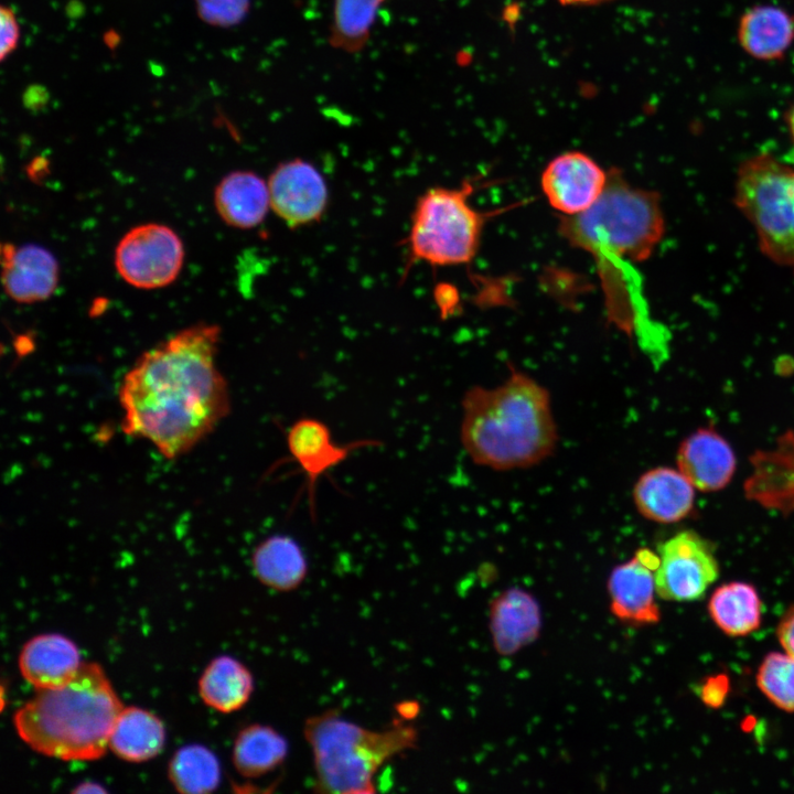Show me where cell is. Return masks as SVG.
Segmentation results:
<instances>
[{"instance_id":"6da1fadb","label":"cell","mask_w":794,"mask_h":794,"mask_svg":"<svg viewBox=\"0 0 794 794\" xmlns=\"http://www.w3.org/2000/svg\"><path fill=\"white\" fill-rule=\"evenodd\" d=\"M221 329L200 323L144 352L119 387L122 430L181 457L229 414L227 383L216 366Z\"/></svg>"},{"instance_id":"7a4b0ae2","label":"cell","mask_w":794,"mask_h":794,"mask_svg":"<svg viewBox=\"0 0 794 794\" xmlns=\"http://www.w3.org/2000/svg\"><path fill=\"white\" fill-rule=\"evenodd\" d=\"M558 218L559 234L596 260L609 316L629 333L654 332L633 265L646 260L663 237L659 195L633 186L613 168L589 210Z\"/></svg>"},{"instance_id":"3957f363","label":"cell","mask_w":794,"mask_h":794,"mask_svg":"<svg viewBox=\"0 0 794 794\" xmlns=\"http://www.w3.org/2000/svg\"><path fill=\"white\" fill-rule=\"evenodd\" d=\"M461 405V443L475 464L497 471L525 469L556 449L549 391L514 367L494 388H469Z\"/></svg>"},{"instance_id":"277c9868","label":"cell","mask_w":794,"mask_h":794,"mask_svg":"<svg viewBox=\"0 0 794 794\" xmlns=\"http://www.w3.org/2000/svg\"><path fill=\"white\" fill-rule=\"evenodd\" d=\"M122 704L97 663H82L65 685L37 690L13 715L19 737L34 751L64 761L104 755Z\"/></svg>"},{"instance_id":"5b68a950","label":"cell","mask_w":794,"mask_h":794,"mask_svg":"<svg viewBox=\"0 0 794 794\" xmlns=\"http://www.w3.org/2000/svg\"><path fill=\"white\" fill-rule=\"evenodd\" d=\"M303 734L312 752L314 791L333 794L375 793L378 770L418 743L411 723L395 719L386 729L372 730L336 708L308 717Z\"/></svg>"},{"instance_id":"8992f818","label":"cell","mask_w":794,"mask_h":794,"mask_svg":"<svg viewBox=\"0 0 794 794\" xmlns=\"http://www.w3.org/2000/svg\"><path fill=\"white\" fill-rule=\"evenodd\" d=\"M474 184L460 187L436 186L420 195L405 239L410 266L423 261L431 266H457L475 257L486 221L500 213L474 208L470 203Z\"/></svg>"},{"instance_id":"52a82bcc","label":"cell","mask_w":794,"mask_h":794,"mask_svg":"<svg viewBox=\"0 0 794 794\" xmlns=\"http://www.w3.org/2000/svg\"><path fill=\"white\" fill-rule=\"evenodd\" d=\"M734 202L764 255L794 265V169L768 153L747 160L738 172Z\"/></svg>"},{"instance_id":"ba28073f","label":"cell","mask_w":794,"mask_h":794,"mask_svg":"<svg viewBox=\"0 0 794 794\" xmlns=\"http://www.w3.org/2000/svg\"><path fill=\"white\" fill-rule=\"evenodd\" d=\"M183 261L182 240L172 228L158 223L131 228L115 250L118 273L139 289L169 286L179 276Z\"/></svg>"},{"instance_id":"9c48e42d","label":"cell","mask_w":794,"mask_h":794,"mask_svg":"<svg viewBox=\"0 0 794 794\" xmlns=\"http://www.w3.org/2000/svg\"><path fill=\"white\" fill-rule=\"evenodd\" d=\"M655 588L667 601L697 600L719 576L712 546L693 530L680 532L659 547Z\"/></svg>"},{"instance_id":"30bf717a","label":"cell","mask_w":794,"mask_h":794,"mask_svg":"<svg viewBox=\"0 0 794 794\" xmlns=\"http://www.w3.org/2000/svg\"><path fill=\"white\" fill-rule=\"evenodd\" d=\"M271 210L291 228L319 221L328 205L326 183L308 161L280 163L268 179Z\"/></svg>"},{"instance_id":"8fae6325","label":"cell","mask_w":794,"mask_h":794,"mask_svg":"<svg viewBox=\"0 0 794 794\" xmlns=\"http://www.w3.org/2000/svg\"><path fill=\"white\" fill-rule=\"evenodd\" d=\"M609 179L592 158L568 151L554 158L541 173L540 184L550 206L561 215L589 210L602 195Z\"/></svg>"},{"instance_id":"7c38bea8","label":"cell","mask_w":794,"mask_h":794,"mask_svg":"<svg viewBox=\"0 0 794 794\" xmlns=\"http://www.w3.org/2000/svg\"><path fill=\"white\" fill-rule=\"evenodd\" d=\"M658 564V555L642 548L631 560L612 570L608 589L611 611L616 618L635 624H652L659 620V610L654 599Z\"/></svg>"},{"instance_id":"4fadbf2b","label":"cell","mask_w":794,"mask_h":794,"mask_svg":"<svg viewBox=\"0 0 794 794\" xmlns=\"http://www.w3.org/2000/svg\"><path fill=\"white\" fill-rule=\"evenodd\" d=\"M2 285L19 303L49 299L58 283V262L46 248L26 244L2 246Z\"/></svg>"},{"instance_id":"5bb4252c","label":"cell","mask_w":794,"mask_h":794,"mask_svg":"<svg viewBox=\"0 0 794 794\" xmlns=\"http://www.w3.org/2000/svg\"><path fill=\"white\" fill-rule=\"evenodd\" d=\"M678 470L702 492L727 486L736 471V455L716 430L701 428L685 438L677 451Z\"/></svg>"},{"instance_id":"9a60e30c","label":"cell","mask_w":794,"mask_h":794,"mask_svg":"<svg viewBox=\"0 0 794 794\" xmlns=\"http://www.w3.org/2000/svg\"><path fill=\"white\" fill-rule=\"evenodd\" d=\"M373 443L372 440H360L337 444L329 427L311 417L296 420L287 432L288 451L305 474L311 495L320 476L343 462L352 451Z\"/></svg>"},{"instance_id":"2e32d148","label":"cell","mask_w":794,"mask_h":794,"mask_svg":"<svg viewBox=\"0 0 794 794\" xmlns=\"http://www.w3.org/2000/svg\"><path fill=\"white\" fill-rule=\"evenodd\" d=\"M633 498L639 513L646 519L672 524L691 512L695 492L694 485L679 470L659 466L640 476Z\"/></svg>"},{"instance_id":"e0dca14e","label":"cell","mask_w":794,"mask_h":794,"mask_svg":"<svg viewBox=\"0 0 794 794\" xmlns=\"http://www.w3.org/2000/svg\"><path fill=\"white\" fill-rule=\"evenodd\" d=\"M82 663L76 644L55 633L32 637L19 655L21 675L37 690L65 685L74 678Z\"/></svg>"},{"instance_id":"ac0fdd59","label":"cell","mask_w":794,"mask_h":794,"mask_svg":"<svg viewBox=\"0 0 794 794\" xmlns=\"http://www.w3.org/2000/svg\"><path fill=\"white\" fill-rule=\"evenodd\" d=\"M752 458L754 473L745 490L750 498L783 512L794 509V434L786 433L777 448Z\"/></svg>"},{"instance_id":"d6986e66","label":"cell","mask_w":794,"mask_h":794,"mask_svg":"<svg viewBox=\"0 0 794 794\" xmlns=\"http://www.w3.org/2000/svg\"><path fill=\"white\" fill-rule=\"evenodd\" d=\"M214 204L227 225L254 228L262 223L271 208L268 182L251 171H233L217 184Z\"/></svg>"},{"instance_id":"ffe728a7","label":"cell","mask_w":794,"mask_h":794,"mask_svg":"<svg viewBox=\"0 0 794 794\" xmlns=\"http://www.w3.org/2000/svg\"><path fill=\"white\" fill-rule=\"evenodd\" d=\"M251 567L260 583L279 592L296 590L308 575V560L301 546L282 534L271 535L256 546Z\"/></svg>"},{"instance_id":"44dd1931","label":"cell","mask_w":794,"mask_h":794,"mask_svg":"<svg viewBox=\"0 0 794 794\" xmlns=\"http://www.w3.org/2000/svg\"><path fill=\"white\" fill-rule=\"evenodd\" d=\"M537 602L525 591L513 589L495 600L491 610V630L496 650L512 654L534 641L539 632Z\"/></svg>"},{"instance_id":"7402d4cb","label":"cell","mask_w":794,"mask_h":794,"mask_svg":"<svg viewBox=\"0 0 794 794\" xmlns=\"http://www.w3.org/2000/svg\"><path fill=\"white\" fill-rule=\"evenodd\" d=\"M738 37L753 57L779 58L794 41V17L777 7H754L740 19Z\"/></svg>"},{"instance_id":"603a6c76","label":"cell","mask_w":794,"mask_h":794,"mask_svg":"<svg viewBox=\"0 0 794 794\" xmlns=\"http://www.w3.org/2000/svg\"><path fill=\"white\" fill-rule=\"evenodd\" d=\"M163 722L152 712L138 708H122L110 732L108 748L120 759L144 762L158 755L164 745Z\"/></svg>"},{"instance_id":"cb8c5ba5","label":"cell","mask_w":794,"mask_h":794,"mask_svg":"<svg viewBox=\"0 0 794 794\" xmlns=\"http://www.w3.org/2000/svg\"><path fill=\"white\" fill-rule=\"evenodd\" d=\"M288 752V741L278 730L269 725L251 723L237 733L232 758L242 776L260 779L281 768Z\"/></svg>"},{"instance_id":"d4e9b609","label":"cell","mask_w":794,"mask_h":794,"mask_svg":"<svg viewBox=\"0 0 794 794\" xmlns=\"http://www.w3.org/2000/svg\"><path fill=\"white\" fill-rule=\"evenodd\" d=\"M254 691V677L238 659L221 655L204 669L198 680V693L208 707L230 713L242 709Z\"/></svg>"},{"instance_id":"484cf974","label":"cell","mask_w":794,"mask_h":794,"mask_svg":"<svg viewBox=\"0 0 794 794\" xmlns=\"http://www.w3.org/2000/svg\"><path fill=\"white\" fill-rule=\"evenodd\" d=\"M708 611L723 633L743 636L760 626L762 605L753 586L734 581L715 590L708 602Z\"/></svg>"},{"instance_id":"4316f807","label":"cell","mask_w":794,"mask_h":794,"mask_svg":"<svg viewBox=\"0 0 794 794\" xmlns=\"http://www.w3.org/2000/svg\"><path fill=\"white\" fill-rule=\"evenodd\" d=\"M168 774L175 790L181 793H210L219 785L221 765L216 755L206 747L189 744L175 751Z\"/></svg>"},{"instance_id":"83f0119b","label":"cell","mask_w":794,"mask_h":794,"mask_svg":"<svg viewBox=\"0 0 794 794\" xmlns=\"http://www.w3.org/2000/svg\"><path fill=\"white\" fill-rule=\"evenodd\" d=\"M757 684L766 698L782 710L794 712V657L770 653L762 661Z\"/></svg>"},{"instance_id":"f1b7e54d","label":"cell","mask_w":794,"mask_h":794,"mask_svg":"<svg viewBox=\"0 0 794 794\" xmlns=\"http://www.w3.org/2000/svg\"><path fill=\"white\" fill-rule=\"evenodd\" d=\"M200 17L207 23L230 26L247 13L249 0H195Z\"/></svg>"},{"instance_id":"f546056e","label":"cell","mask_w":794,"mask_h":794,"mask_svg":"<svg viewBox=\"0 0 794 794\" xmlns=\"http://www.w3.org/2000/svg\"><path fill=\"white\" fill-rule=\"evenodd\" d=\"M0 58L4 61L6 57L15 50L19 41V24L17 18L11 8L2 6L0 9Z\"/></svg>"},{"instance_id":"4dcf8cb0","label":"cell","mask_w":794,"mask_h":794,"mask_svg":"<svg viewBox=\"0 0 794 794\" xmlns=\"http://www.w3.org/2000/svg\"><path fill=\"white\" fill-rule=\"evenodd\" d=\"M776 634L785 652L794 657V609L788 610L782 618Z\"/></svg>"},{"instance_id":"1f68e13d","label":"cell","mask_w":794,"mask_h":794,"mask_svg":"<svg viewBox=\"0 0 794 794\" xmlns=\"http://www.w3.org/2000/svg\"><path fill=\"white\" fill-rule=\"evenodd\" d=\"M49 100V94L46 89L39 85H33L26 88L23 95L24 106L32 110H39L43 108Z\"/></svg>"},{"instance_id":"d6a6232c","label":"cell","mask_w":794,"mask_h":794,"mask_svg":"<svg viewBox=\"0 0 794 794\" xmlns=\"http://www.w3.org/2000/svg\"><path fill=\"white\" fill-rule=\"evenodd\" d=\"M74 793H104L106 790L101 787L99 784L96 783H84L77 786L74 791Z\"/></svg>"},{"instance_id":"836d02e7","label":"cell","mask_w":794,"mask_h":794,"mask_svg":"<svg viewBox=\"0 0 794 794\" xmlns=\"http://www.w3.org/2000/svg\"><path fill=\"white\" fill-rule=\"evenodd\" d=\"M788 128L792 137L793 147L786 155V161L794 163V107L791 109L787 116Z\"/></svg>"},{"instance_id":"e575fe53","label":"cell","mask_w":794,"mask_h":794,"mask_svg":"<svg viewBox=\"0 0 794 794\" xmlns=\"http://www.w3.org/2000/svg\"><path fill=\"white\" fill-rule=\"evenodd\" d=\"M565 4H593L609 0H560Z\"/></svg>"}]
</instances>
